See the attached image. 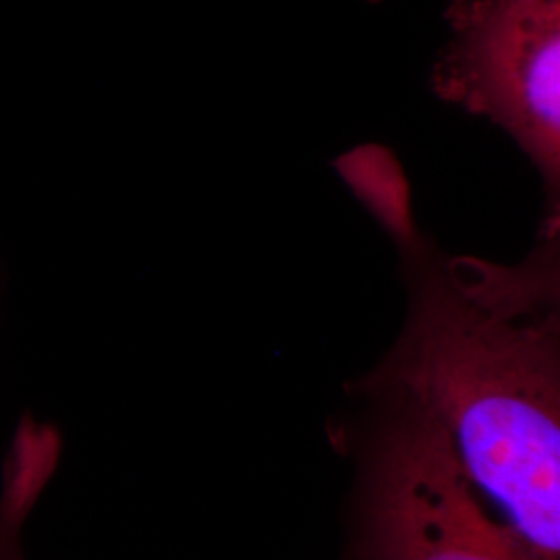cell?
Masks as SVG:
<instances>
[{"label":"cell","mask_w":560,"mask_h":560,"mask_svg":"<svg viewBox=\"0 0 560 560\" xmlns=\"http://www.w3.org/2000/svg\"><path fill=\"white\" fill-rule=\"evenodd\" d=\"M432 92L517 143L560 222V0H448Z\"/></svg>","instance_id":"2"},{"label":"cell","mask_w":560,"mask_h":560,"mask_svg":"<svg viewBox=\"0 0 560 560\" xmlns=\"http://www.w3.org/2000/svg\"><path fill=\"white\" fill-rule=\"evenodd\" d=\"M390 237L409 298L400 339L358 384L434 421L481 501L540 560H560V222L520 264L451 256L425 235L397 156L335 162Z\"/></svg>","instance_id":"1"},{"label":"cell","mask_w":560,"mask_h":560,"mask_svg":"<svg viewBox=\"0 0 560 560\" xmlns=\"http://www.w3.org/2000/svg\"><path fill=\"white\" fill-rule=\"evenodd\" d=\"M46 492L40 476L25 467L0 474V560H27L25 529Z\"/></svg>","instance_id":"4"},{"label":"cell","mask_w":560,"mask_h":560,"mask_svg":"<svg viewBox=\"0 0 560 560\" xmlns=\"http://www.w3.org/2000/svg\"><path fill=\"white\" fill-rule=\"evenodd\" d=\"M372 399L388 407V421L368 476L365 560H540L488 511L434 421L407 402Z\"/></svg>","instance_id":"3"}]
</instances>
